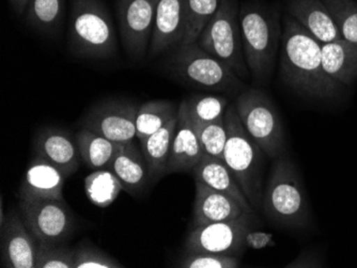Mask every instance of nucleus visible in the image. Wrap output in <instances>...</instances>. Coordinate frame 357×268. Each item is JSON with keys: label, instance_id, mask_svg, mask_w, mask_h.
Returning <instances> with one entry per match:
<instances>
[{"label": "nucleus", "instance_id": "nucleus-15", "mask_svg": "<svg viewBox=\"0 0 357 268\" xmlns=\"http://www.w3.org/2000/svg\"><path fill=\"white\" fill-rule=\"evenodd\" d=\"M36 155L51 163L67 178L77 171L82 161L77 141L69 132L58 127H45L36 136Z\"/></svg>", "mask_w": 357, "mask_h": 268}, {"label": "nucleus", "instance_id": "nucleus-36", "mask_svg": "<svg viewBox=\"0 0 357 268\" xmlns=\"http://www.w3.org/2000/svg\"><path fill=\"white\" fill-rule=\"evenodd\" d=\"M9 3L14 12L21 15V14L25 13L29 0H9Z\"/></svg>", "mask_w": 357, "mask_h": 268}, {"label": "nucleus", "instance_id": "nucleus-35", "mask_svg": "<svg viewBox=\"0 0 357 268\" xmlns=\"http://www.w3.org/2000/svg\"><path fill=\"white\" fill-rule=\"evenodd\" d=\"M322 259L319 255L310 252H305L304 255L294 259V261L289 263L286 267L289 268H310V267H323Z\"/></svg>", "mask_w": 357, "mask_h": 268}, {"label": "nucleus", "instance_id": "nucleus-1", "mask_svg": "<svg viewBox=\"0 0 357 268\" xmlns=\"http://www.w3.org/2000/svg\"><path fill=\"white\" fill-rule=\"evenodd\" d=\"M280 70L282 81L303 97L332 101L344 91V86L324 71L322 44L288 14L284 17Z\"/></svg>", "mask_w": 357, "mask_h": 268}, {"label": "nucleus", "instance_id": "nucleus-29", "mask_svg": "<svg viewBox=\"0 0 357 268\" xmlns=\"http://www.w3.org/2000/svg\"><path fill=\"white\" fill-rule=\"evenodd\" d=\"M222 0H188V21L182 44L195 43L206 24L215 15Z\"/></svg>", "mask_w": 357, "mask_h": 268}, {"label": "nucleus", "instance_id": "nucleus-14", "mask_svg": "<svg viewBox=\"0 0 357 268\" xmlns=\"http://www.w3.org/2000/svg\"><path fill=\"white\" fill-rule=\"evenodd\" d=\"M38 241L16 213L9 214L1 223V266L6 268H36Z\"/></svg>", "mask_w": 357, "mask_h": 268}, {"label": "nucleus", "instance_id": "nucleus-2", "mask_svg": "<svg viewBox=\"0 0 357 268\" xmlns=\"http://www.w3.org/2000/svg\"><path fill=\"white\" fill-rule=\"evenodd\" d=\"M241 31L246 65L258 86L270 81L280 39V12L260 3H244L240 10Z\"/></svg>", "mask_w": 357, "mask_h": 268}, {"label": "nucleus", "instance_id": "nucleus-4", "mask_svg": "<svg viewBox=\"0 0 357 268\" xmlns=\"http://www.w3.org/2000/svg\"><path fill=\"white\" fill-rule=\"evenodd\" d=\"M165 65L172 77L192 88L229 95H238L246 89L244 81L197 42L178 45L166 59Z\"/></svg>", "mask_w": 357, "mask_h": 268}, {"label": "nucleus", "instance_id": "nucleus-30", "mask_svg": "<svg viewBox=\"0 0 357 268\" xmlns=\"http://www.w3.org/2000/svg\"><path fill=\"white\" fill-rule=\"evenodd\" d=\"M342 38L357 43V0H322Z\"/></svg>", "mask_w": 357, "mask_h": 268}, {"label": "nucleus", "instance_id": "nucleus-10", "mask_svg": "<svg viewBox=\"0 0 357 268\" xmlns=\"http://www.w3.org/2000/svg\"><path fill=\"white\" fill-rule=\"evenodd\" d=\"M254 215L195 227L185 242V252H211L240 257L245 251Z\"/></svg>", "mask_w": 357, "mask_h": 268}, {"label": "nucleus", "instance_id": "nucleus-11", "mask_svg": "<svg viewBox=\"0 0 357 268\" xmlns=\"http://www.w3.org/2000/svg\"><path fill=\"white\" fill-rule=\"evenodd\" d=\"M139 106L124 99H108L88 110L80 124L98 135L126 145L136 138V117Z\"/></svg>", "mask_w": 357, "mask_h": 268}, {"label": "nucleus", "instance_id": "nucleus-18", "mask_svg": "<svg viewBox=\"0 0 357 268\" xmlns=\"http://www.w3.org/2000/svg\"><path fill=\"white\" fill-rule=\"evenodd\" d=\"M66 177L58 168L40 156L30 161L19 191V199L64 200Z\"/></svg>", "mask_w": 357, "mask_h": 268}, {"label": "nucleus", "instance_id": "nucleus-6", "mask_svg": "<svg viewBox=\"0 0 357 268\" xmlns=\"http://www.w3.org/2000/svg\"><path fill=\"white\" fill-rule=\"evenodd\" d=\"M69 46L83 58L108 59L116 55L115 28L101 0H72Z\"/></svg>", "mask_w": 357, "mask_h": 268}, {"label": "nucleus", "instance_id": "nucleus-19", "mask_svg": "<svg viewBox=\"0 0 357 268\" xmlns=\"http://www.w3.org/2000/svg\"><path fill=\"white\" fill-rule=\"evenodd\" d=\"M287 14L321 44L342 39L322 0H288Z\"/></svg>", "mask_w": 357, "mask_h": 268}, {"label": "nucleus", "instance_id": "nucleus-16", "mask_svg": "<svg viewBox=\"0 0 357 268\" xmlns=\"http://www.w3.org/2000/svg\"><path fill=\"white\" fill-rule=\"evenodd\" d=\"M204 155L197 132L188 115V107L183 100L178 104V124L166 175L192 171Z\"/></svg>", "mask_w": 357, "mask_h": 268}, {"label": "nucleus", "instance_id": "nucleus-21", "mask_svg": "<svg viewBox=\"0 0 357 268\" xmlns=\"http://www.w3.org/2000/svg\"><path fill=\"white\" fill-rule=\"evenodd\" d=\"M109 169L121 182L123 191L130 195H138L150 183L147 161L142 148L136 147L133 141L123 145Z\"/></svg>", "mask_w": 357, "mask_h": 268}, {"label": "nucleus", "instance_id": "nucleus-24", "mask_svg": "<svg viewBox=\"0 0 357 268\" xmlns=\"http://www.w3.org/2000/svg\"><path fill=\"white\" fill-rule=\"evenodd\" d=\"M82 161L92 170L109 169L123 145L115 143L87 129L75 136Z\"/></svg>", "mask_w": 357, "mask_h": 268}, {"label": "nucleus", "instance_id": "nucleus-23", "mask_svg": "<svg viewBox=\"0 0 357 268\" xmlns=\"http://www.w3.org/2000/svg\"><path fill=\"white\" fill-rule=\"evenodd\" d=\"M178 124V113L172 117L162 129L140 143L144 159L149 168L150 182H158L166 175L172 143Z\"/></svg>", "mask_w": 357, "mask_h": 268}, {"label": "nucleus", "instance_id": "nucleus-7", "mask_svg": "<svg viewBox=\"0 0 357 268\" xmlns=\"http://www.w3.org/2000/svg\"><path fill=\"white\" fill-rule=\"evenodd\" d=\"M234 107L244 129L266 156L276 159L284 155L287 143L282 118L264 90H244L236 97Z\"/></svg>", "mask_w": 357, "mask_h": 268}, {"label": "nucleus", "instance_id": "nucleus-17", "mask_svg": "<svg viewBox=\"0 0 357 268\" xmlns=\"http://www.w3.org/2000/svg\"><path fill=\"white\" fill-rule=\"evenodd\" d=\"M195 202L192 225H208L248 215L238 202L227 194L216 191L206 184L195 180ZM252 215V214H248Z\"/></svg>", "mask_w": 357, "mask_h": 268}, {"label": "nucleus", "instance_id": "nucleus-34", "mask_svg": "<svg viewBox=\"0 0 357 268\" xmlns=\"http://www.w3.org/2000/svg\"><path fill=\"white\" fill-rule=\"evenodd\" d=\"M121 263L92 244L80 243L75 248L74 268H122Z\"/></svg>", "mask_w": 357, "mask_h": 268}, {"label": "nucleus", "instance_id": "nucleus-12", "mask_svg": "<svg viewBox=\"0 0 357 268\" xmlns=\"http://www.w3.org/2000/svg\"><path fill=\"white\" fill-rule=\"evenodd\" d=\"M158 0H117L118 22L124 49L133 59L149 51Z\"/></svg>", "mask_w": 357, "mask_h": 268}, {"label": "nucleus", "instance_id": "nucleus-26", "mask_svg": "<svg viewBox=\"0 0 357 268\" xmlns=\"http://www.w3.org/2000/svg\"><path fill=\"white\" fill-rule=\"evenodd\" d=\"M122 191L121 182L110 169L94 170L85 179L86 195L96 207H109Z\"/></svg>", "mask_w": 357, "mask_h": 268}, {"label": "nucleus", "instance_id": "nucleus-5", "mask_svg": "<svg viewBox=\"0 0 357 268\" xmlns=\"http://www.w3.org/2000/svg\"><path fill=\"white\" fill-rule=\"evenodd\" d=\"M225 125L227 143L222 159L231 170L252 209L258 211L262 207L264 199V155L266 154L244 129L234 104L227 107Z\"/></svg>", "mask_w": 357, "mask_h": 268}, {"label": "nucleus", "instance_id": "nucleus-33", "mask_svg": "<svg viewBox=\"0 0 357 268\" xmlns=\"http://www.w3.org/2000/svg\"><path fill=\"white\" fill-rule=\"evenodd\" d=\"M241 266L238 257L211 252H186L180 260L181 268H238Z\"/></svg>", "mask_w": 357, "mask_h": 268}, {"label": "nucleus", "instance_id": "nucleus-3", "mask_svg": "<svg viewBox=\"0 0 357 268\" xmlns=\"http://www.w3.org/2000/svg\"><path fill=\"white\" fill-rule=\"evenodd\" d=\"M271 223L288 229H305L312 214L304 184L296 164L286 155L275 159L262 199Z\"/></svg>", "mask_w": 357, "mask_h": 268}, {"label": "nucleus", "instance_id": "nucleus-32", "mask_svg": "<svg viewBox=\"0 0 357 268\" xmlns=\"http://www.w3.org/2000/svg\"><path fill=\"white\" fill-rule=\"evenodd\" d=\"M75 267V248L38 243L36 268Z\"/></svg>", "mask_w": 357, "mask_h": 268}, {"label": "nucleus", "instance_id": "nucleus-25", "mask_svg": "<svg viewBox=\"0 0 357 268\" xmlns=\"http://www.w3.org/2000/svg\"><path fill=\"white\" fill-rule=\"evenodd\" d=\"M178 107L174 102L165 100H155L142 104L136 117V138L139 143H144L149 136L162 129L178 113Z\"/></svg>", "mask_w": 357, "mask_h": 268}, {"label": "nucleus", "instance_id": "nucleus-28", "mask_svg": "<svg viewBox=\"0 0 357 268\" xmlns=\"http://www.w3.org/2000/svg\"><path fill=\"white\" fill-rule=\"evenodd\" d=\"M188 115L194 124H206L224 118L228 107V100L220 95L194 94L184 99Z\"/></svg>", "mask_w": 357, "mask_h": 268}, {"label": "nucleus", "instance_id": "nucleus-8", "mask_svg": "<svg viewBox=\"0 0 357 268\" xmlns=\"http://www.w3.org/2000/svg\"><path fill=\"white\" fill-rule=\"evenodd\" d=\"M196 42L206 53L226 63L242 81L252 77L243 49L238 0H222Z\"/></svg>", "mask_w": 357, "mask_h": 268}, {"label": "nucleus", "instance_id": "nucleus-22", "mask_svg": "<svg viewBox=\"0 0 357 268\" xmlns=\"http://www.w3.org/2000/svg\"><path fill=\"white\" fill-rule=\"evenodd\" d=\"M322 65L330 77L351 87L357 81V43L339 39L322 44Z\"/></svg>", "mask_w": 357, "mask_h": 268}, {"label": "nucleus", "instance_id": "nucleus-13", "mask_svg": "<svg viewBox=\"0 0 357 268\" xmlns=\"http://www.w3.org/2000/svg\"><path fill=\"white\" fill-rule=\"evenodd\" d=\"M188 21V0H158L150 41L149 58L181 45Z\"/></svg>", "mask_w": 357, "mask_h": 268}, {"label": "nucleus", "instance_id": "nucleus-27", "mask_svg": "<svg viewBox=\"0 0 357 268\" xmlns=\"http://www.w3.org/2000/svg\"><path fill=\"white\" fill-rule=\"evenodd\" d=\"M63 13L64 0H29L25 19L40 33L52 35L61 25Z\"/></svg>", "mask_w": 357, "mask_h": 268}, {"label": "nucleus", "instance_id": "nucleus-20", "mask_svg": "<svg viewBox=\"0 0 357 268\" xmlns=\"http://www.w3.org/2000/svg\"><path fill=\"white\" fill-rule=\"evenodd\" d=\"M192 173L196 181L202 182L216 191L229 195L236 199L248 214L254 215L255 210L252 209L234 173L225 163L224 159H215L204 154L202 161L192 169Z\"/></svg>", "mask_w": 357, "mask_h": 268}, {"label": "nucleus", "instance_id": "nucleus-9", "mask_svg": "<svg viewBox=\"0 0 357 268\" xmlns=\"http://www.w3.org/2000/svg\"><path fill=\"white\" fill-rule=\"evenodd\" d=\"M22 218L38 243L59 245L72 234L74 219L64 200L19 199Z\"/></svg>", "mask_w": 357, "mask_h": 268}, {"label": "nucleus", "instance_id": "nucleus-31", "mask_svg": "<svg viewBox=\"0 0 357 268\" xmlns=\"http://www.w3.org/2000/svg\"><path fill=\"white\" fill-rule=\"evenodd\" d=\"M204 153L222 159L227 143V129L224 118L206 124H194Z\"/></svg>", "mask_w": 357, "mask_h": 268}]
</instances>
